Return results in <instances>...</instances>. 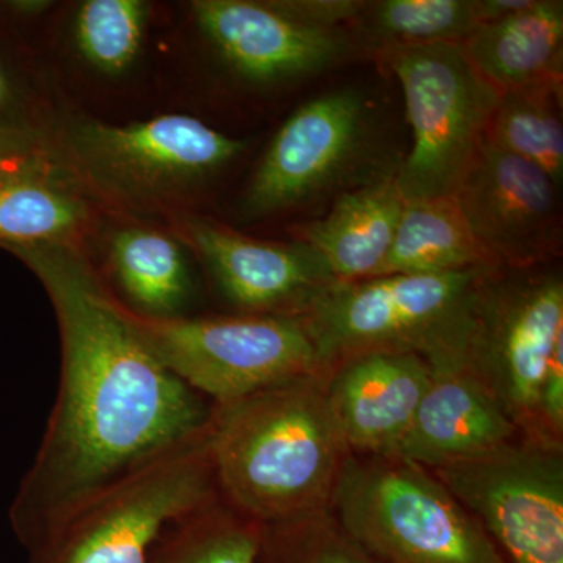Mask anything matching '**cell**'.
I'll return each mask as SVG.
<instances>
[{
    "instance_id": "obj_1",
    "label": "cell",
    "mask_w": 563,
    "mask_h": 563,
    "mask_svg": "<svg viewBox=\"0 0 563 563\" xmlns=\"http://www.w3.org/2000/svg\"><path fill=\"white\" fill-rule=\"evenodd\" d=\"M10 252L49 296L62 340L57 401L9 510L33 553L85 504L206 432L211 404L158 361L73 246Z\"/></svg>"
},
{
    "instance_id": "obj_2",
    "label": "cell",
    "mask_w": 563,
    "mask_h": 563,
    "mask_svg": "<svg viewBox=\"0 0 563 563\" xmlns=\"http://www.w3.org/2000/svg\"><path fill=\"white\" fill-rule=\"evenodd\" d=\"M209 448L222 501L265 528L329 510L351 454L325 399V373L211 406Z\"/></svg>"
},
{
    "instance_id": "obj_3",
    "label": "cell",
    "mask_w": 563,
    "mask_h": 563,
    "mask_svg": "<svg viewBox=\"0 0 563 563\" xmlns=\"http://www.w3.org/2000/svg\"><path fill=\"white\" fill-rule=\"evenodd\" d=\"M495 268L336 282L298 318L324 373L365 352L415 354L432 373L465 369L477 291Z\"/></svg>"
},
{
    "instance_id": "obj_4",
    "label": "cell",
    "mask_w": 563,
    "mask_h": 563,
    "mask_svg": "<svg viewBox=\"0 0 563 563\" xmlns=\"http://www.w3.org/2000/svg\"><path fill=\"white\" fill-rule=\"evenodd\" d=\"M347 455L329 512L355 542L391 563H501L495 544L429 470Z\"/></svg>"
},
{
    "instance_id": "obj_5",
    "label": "cell",
    "mask_w": 563,
    "mask_h": 563,
    "mask_svg": "<svg viewBox=\"0 0 563 563\" xmlns=\"http://www.w3.org/2000/svg\"><path fill=\"white\" fill-rule=\"evenodd\" d=\"M376 57L401 85L412 129V151L395 173L404 201L454 196L487 141L501 92L459 44L399 47Z\"/></svg>"
},
{
    "instance_id": "obj_6",
    "label": "cell",
    "mask_w": 563,
    "mask_h": 563,
    "mask_svg": "<svg viewBox=\"0 0 563 563\" xmlns=\"http://www.w3.org/2000/svg\"><path fill=\"white\" fill-rule=\"evenodd\" d=\"M563 342L562 273L550 265L487 274L474 307L465 369L501 407L521 437L544 444L540 388ZM559 446V444H555Z\"/></svg>"
},
{
    "instance_id": "obj_7",
    "label": "cell",
    "mask_w": 563,
    "mask_h": 563,
    "mask_svg": "<svg viewBox=\"0 0 563 563\" xmlns=\"http://www.w3.org/2000/svg\"><path fill=\"white\" fill-rule=\"evenodd\" d=\"M218 498L207 428L85 504L33 563H154L169 529Z\"/></svg>"
},
{
    "instance_id": "obj_8",
    "label": "cell",
    "mask_w": 563,
    "mask_h": 563,
    "mask_svg": "<svg viewBox=\"0 0 563 563\" xmlns=\"http://www.w3.org/2000/svg\"><path fill=\"white\" fill-rule=\"evenodd\" d=\"M132 317L158 361L211 406L324 373L312 336L298 317Z\"/></svg>"
},
{
    "instance_id": "obj_9",
    "label": "cell",
    "mask_w": 563,
    "mask_h": 563,
    "mask_svg": "<svg viewBox=\"0 0 563 563\" xmlns=\"http://www.w3.org/2000/svg\"><path fill=\"white\" fill-rule=\"evenodd\" d=\"M512 563H563L562 446L520 439L431 472Z\"/></svg>"
},
{
    "instance_id": "obj_10",
    "label": "cell",
    "mask_w": 563,
    "mask_h": 563,
    "mask_svg": "<svg viewBox=\"0 0 563 563\" xmlns=\"http://www.w3.org/2000/svg\"><path fill=\"white\" fill-rule=\"evenodd\" d=\"M69 147L102 190L131 201H154L198 184L246 147L187 114H162L128 125L79 121Z\"/></svg>"
},
{
    "instance_id": "obj_11",
    "label": "cell",
    "mask_w": 563,
    "mask_h": 563,
    "mask_svg": "<svg viewBox=\"0 0 563 563\" xmlns=\"http://www.w3.org/2000/svg\"><path fill=\"white\" fill-rule=\"evenodd\" d=\"M372 143V113L361 91H329L282 124L244 192L250 220L321 198L354 174Z\"/></svg>"
},
{
    "instance_id": "obj_12",
    "label": "cell",
    "mask_w": 563,
    "mask_h": 563,
    "mask_svg": "<svg viewBox=\"0 0 563 563\" xmlns=\"http://www.w3.org/2000/svg\"><path fill=\"white\" fill-rule=\"evenodd\" d=\"M558 188L539 166L485 141L454 198L496 265L531 268L561 255Z\"/></svg>"
},
{
    "instance_id": "obj_13",
    "label": "cell",
    "mask_w": 563,
    "mask_h": 563,
    "mask_svg": "<svg viewBox=\"0 0 563 563\" xmlns=\"http://www.w3.org/2000/svg\"><path fill=\"white\" fill-rule=\"evenodd\" d=\"M192 13L222 62L251 84L317 76L358 51L350 29L314 27L277 2L198 0Z\"/></svg>"
},
{
    "instance_id": "obj_14",
    "label": "cell",
    "mask_w": 563,
    "mask_h": 563,
    "mask_svg": "<svg viewBox=\"0 0 563 563\" xmlns=\"http://www.w3.org/2000/svg\"><path fill=\"white\" fill-rule=\"evenodd\" d=\"M184 232L218 290L242 314L301 317L336 284L324 258L302 240L262 242L198 218L185 221Z\"/></svg>"
},
{
    "instance_id": "obj_15",
    "label": "cell",
    "mask_w": 563,
    "mask_h": 563,
    "mask_svg": "<svg viewBox=\"0 0 563 563\" xmlns=\"http://www.w3.org/2000/svg\"><path fill=\"white\" fill-rule=\"evenodd\" d=\"M432 380L424 358L402 352H365L325 372V399L354 455L390 457Z\"/></svg>"
},
{
    "instance_id": "obj_16",
    "label": "cell",
    "mask_w": 563,
    "mask_h": 563,
    "mask_svg": "<svg viewBox=\"0 0 563 563\" xmlns=\"http://www.w3.org/2000/svg\"><path fill=\"white\" fill-rule=\"evenodd\" d=\"M520 437L472 374L451 369L432 373L417 413L390 457L432 472L492 453Z\"/></svg>"
},
{
    "instance_id": "obj_17",
    "label": "cell",
    "mask_w": 563,
    "mask_h": 563,
    "mask_svg": "<svg viewBox=\"0 0 563 563\" xmlns=\"http://www.w3.org/2000/svg\"><path fill=\"white\" fill-rule=\"evenodd\" d=\"M406 206L393 176L351 188L320 220L303 225L301 240L324 258L336 282L376 277L390 251Z\"/></svg>"
},
{
    "instance_id": "obj_18",
    "label": "cell",
    "mask_w": 563,
    "mask_h": 563,
    "mask_svg": "<svg viewBox=\"0 0 563 563\" xmlns=\"http://www.w3.org/2000/svg\"><path fill=\"white\" fill-rule=\"evenodd\" d=\"M459 46L499 92L562 80L563 2L532 0L517 13L477 25Z\"/></svg>"
},
{
    "instance_id": "obj_19",
    "label": "cell",
    "mask_w": 563,
    "mask_h": 563,
    "mask_svg": "<svg viewBox=\"0 0 563 563\" xmlns=\"http://www.w3.org/2000/svg\"><path fill=\"white\" fill-rule=\"evenodd\" d=\"M109 265L132 313L152 320L184 317L192 280L184 251L172 236L152 229H122L111 240Z\"/></svg>"
},
{
    "instance_id": "obj_20",
    "label": "cell",
    "mask_w": 563,
    "mask_h": 563,
    "mask_svg": "<svg viewBox=\"0 0 563 563\" xmlns=\"http://www.w3.org/2000/svg\"><path fill=\"white\" fill-rule=\"evenodd\" d=\"M499 266L474 239L454 196L406 201L377 276L444 274ZM376 276V277H377Z\"/></svg>"
},
{
    "instance_id": "obj_21",
    "label": "cell",
    "mask_w": 563,
    "mask_h": 563,
    "mask_svg": "<svg viewBox=\"0 0 563 563\" xmlns=\"http://www.w3.org/2000/svg\"><path fill=\"white\" fill-rule=\"evenodd\" d=\"M87 221V203L31 163L0 165V246L69 244Z\"/></svg>"
},
{
    "instance_id": "obj_22",
    "label": "cell",
    "mask_w": 563,
    "mask_h": 563,
    "mask_svg": "<svg viewBox=\"0 0 563 563\" xmlns=\"http://www.w3.org/2000/svg\"><path fill=\"white\" fill-rule=\"evenodd\" d=\"M479 25L476 0H379L366 3L350 27L357 49L462 44Z\"/></svg>"
},
{
    "instance_id": "obj_23",
    "label": "cell",
    "mask_w": 563,
    "mask_h": 563,
    "mask_svg": "<svg viewBox=\"0 0 563 563\" xmlns=\"http://www.w3.org/2000/svg\"><path fill=\"white\" fill-rule=\"evenodd\" d=\"M562 80L501 92L487 141L563 180Z\"/></svg>"
},
{
    "instance_id": "obj_24",
    "label": "cell",
    "mask_w": 563,
    "mask_h": 563,
    "mask_svg": "<svg viewBox=\"0 0 563 563\" xmlns=\"http://www.w3.org/2000/svg\"><path fill=\"white\" fill-rule=\"evenodd\" d=\"M263 526L221 496L174 525L154 563H258Z\"/></svg>"
},
{
    "instance_id": "obj_25",
    "label": "cell",
    "mask_w": 563,
    "mask_h": 563,
    "mask_svg": "<svg viewBox=\"0 0 563 563\" xmlns=\"http://www.w3.org/2000/svg\"><path fill=\"white\" fill-rule=\"evenodd\" d=\"M146 20L140 0H87L76 18L80 54L103 74L124 73L139 55Z\"/></svg>"
},
{
    "instance_id": "obj_26",
    "label": "cell",
    "mask_w": 563,
    "mask_h": 563,
    "mask_svg": "<svg viewBox=\"0 0 563 563\" xmlns=\"http://www.w3.org/2000/svg\"><path fill=\"white\" fill-rule=\"evenodd\" d=\"M22 98L9 63L0 54V165L21 162L27 131L21 117Z\"/></svg>"
},
{
    "instance_id": "obj_27",
    "label": "cell",
    "mask_w": 563,
    "mask_h": 563,
    "mask_svg": "<svg viewBox=\"0 0 563 563\" xmlns=\"http://www.w3.org/2000/svg\"><path fill=\"white\" fill-rule=\"evenodd\" d=\"M365 0H280L285 13L321 29H350L366 7Z\"/></svg>"
},
{
    "instance_id": "obj_28",
    "label": "cell",
    "mask_w": 563,
    "mask_h": 563,
    "mask_svg": "<svg viewBox=\"0 0 563 563\" xmlns=\"http://www.w3.org/2000/svg\"><path fill=\"white\" fill-rule=\"evenodd\" d=\"M310 563H362L361 561H357V559L352 558V555L343 553V551L339 550H331L325 551V553H322L318 555V558H314L312 562Z\"/></svg>"
}]
</instances>
